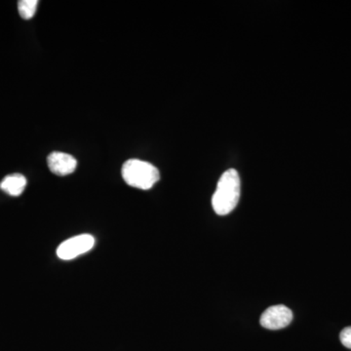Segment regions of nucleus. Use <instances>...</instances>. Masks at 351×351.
Listing matches in <instances>:
<instances>
[{"label":"nucleus","mask_w":351,"mask_h":351,"mask_svg":"<svg viewBox=\"0 0 351 351\" xmlns=\"http://www.w3.org/2000/svg\"><path fill=\"white\" fill-rule=\"evenodd\" d=\"M122 177L133 188L151 189L159 181L160 174L156 166L138 159H129L122 167Z\"/></svg>","instance_id":"f03ea898"},{"label":"nucleus","mask_w":351,"mask_h":351,"mask_svg":"<svg viewBox=\"0 0 351 351\" xmlns=\"http://www.w3.org/2000/svg\"><path fill=\"white\" fill-rule=\"evenodd\" d=\"M240 193L241 184L239 172L234 169L226 171L219 180L212 198V205L216 214L226 216L232 213L239 204Z\"/></svg>","instance_id":"f257e3e1"},{"label":"nucleus","mask_w":351,"mask_h":351,"mask_svg":"<svg viewBox=\"0 0 351 351\" xmlns=\"http://www.w3.org/2000/svg\"><path fill=\"white\" fill-rule=\"evenodd\" d=\"M293 320V313L289 307L278 304L270 306L261 316V325L265 329L280 330L286 328Z\"/></svg>","instance_id":"20e7f679"},{"label":"nucleus","mask_w":351,"mask_h":351,"mask_svg":"<svg viewBox=\"0 0 351 351\" xmlns=\"http://www.w3.org/2000/svg\"><path fill=\"white\" fill-rule=\"evenodd\" d=\"M339 339H341V343H343V346L351 350V326L345 328L341 332Z\"/></svg>","instance_id":"6e6552de"},{"label":"nucleus","mask_w":351,"mask_h":351,"mask_svg":"<svg viewBox=\"0 0 351 351\" xmlns=\"http://www.w3.org/2000/svg\"><path fill=\"white\" fill-rule=\"evenodd\" d=\"M38 0H21L18 2V9L21 17L25 20H29L34 17L38 8Z\"/></svg>","instance_id":"0eeeda50"},{"label":"nucleus","mask_w":351,"mask_h":351,"mask_svg":"<svg viewBox=\"0 0 351 351\" xmlns=\"http://www.w3.org/2000/svg\"><path fill=\"white\" fill-rule=\"evenodd\" d=\"M51 172L57 176H68L75 172L77 161L71 154L54 152L47 158Z\"/></svg>","instance_id":"39448f33"},{"label":"nucleus","mask_w":351,"mask_h":351,"mask_svg":"<svg viewBox=\"0 0 351 351\" xmlns=\"http://www.w3.org/2000/svg\"><path fill=\"white\" fill-rule=\"evenodd\" d=\"M95 239L91 234H80L60 244L57 256L64 261L73 260L93 249Z\"/></svg>","instance_id":"7ed1b4c3"},{"label":"nucleus","mask_w":351,"mask_h":351,"mask_svg":"<svg viewBox=\"0 0 351 351\" xmlns=\"http://www.w3.org/2000/svg\"><path fill=\"white\" fill-rule=\"evenodd\" d=\"M27 186V179L25 176L21 174H12L6 176L0 182V189L11 196H19L24 193Z\"/></svg>","instance_id":"423d86ee"}]
</instances>
